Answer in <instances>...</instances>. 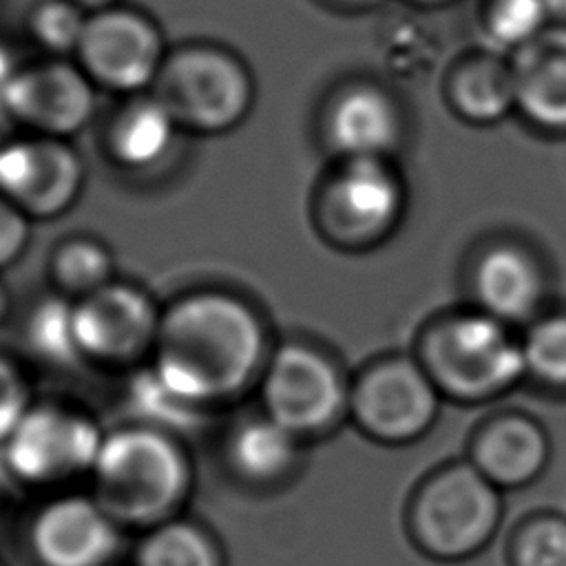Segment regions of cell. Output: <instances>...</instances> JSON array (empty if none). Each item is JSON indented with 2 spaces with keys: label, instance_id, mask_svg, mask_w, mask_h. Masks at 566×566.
I'll use <instances>...</instances> for the list:
<instances>
[{
  "label": "cell",
  "instance_id": "cell-29",
  "mask_svg": "<svg viewBox=\"0 0 566 566\" xmlns=\"http://www.w3.org/2000/svg\"><path fill=\"white\" fill-rule=\"evenodd\" d=\"M86 20L80 11V4L73 0H46L42 2L31 18V31L35 40L53 51V53H69L77 51Z\"/></svg>",
  "mask_w": 566,
  "mask_h": 566
},
{
  "label": "cell",
  "instance_id": "cell-34",
  "mask_svg": "<svg viewBox=\"0 0 566 566\" xmlns=\"http://www.w3.org/2000/svg\"><path fill=\"white\" fill-rule=\"evenodd\" d=\"M418 4H444V2H451V0H413Z\"/></svg>",
  "mask_w": 566,
  "mask_h": 566
},
{
  "label": "cell",
  "instance_id": "cell-22",
  "mask_svg": "<svg viewBox=\"0 0 566 566\" xmlns=\"http://www.w3.org/2000/svg\"><path fill=\"white\" fill-rule=\"evenodd\" d=\"M137 566H223V559L201 528L188 522H164L142 542Z\"/></svg>",
  "mask_w": 566,
  "mask_h": 566
},
{
  "label": "cell",
  "instance_id": "cell-3",
  "mask_svg": "<svg viewBox=\"0 0 566 566\" xmlns=\"http://www.w3.org/2000/svg\"><path fill=\"white\" fill-rule=\"evenodd\" d=\"M93 473L97 504L126 524H164L188 491L186 458L159 429L106 436Z\"/></svg>",
  "mask_w": 566,
  "mask_h": 566
},
{
  "label": "cell",
  "instance_id": "cell-13",
  "mask_svg": "<svg viewBox=\"0 0 566 566\" xmlns=\"http://www.w3.org/2000/svg\"><path fill=\"white\" fill-rule=\"evenodd\" d=\"M31 546L42 566H106L117 551L115 520L97 502L64 497L38 513Z\"/></svg>",
  "mask_w": 566,
  "mask_h": 566
},
{
  "label": "cell",
  "instance_id": "cell-4",
  "mask_svg": "<svg viewBox=\"0 0 566 566\" xmlns=\"http://www.w3.org/2000/svg\"><path fill=\"white\" fill-rule=\"evenodd\" d=\"M500 517V489L471 462H453L416 491L409 506V533L427 557L462 562L493 539Z\"/></svg>",
  "mask_w": 566,
  "mask_h": 566
},
{
  "label": "cell",
  "instance_id": "cell-10",
  "mask_svg": "<svg viewBox=\"0 0 566 566\" xmlns=\"http://www.w3.org/2000/svg\"><path fill=\"white\" fill-rule=\"evenodd\" d=\"M77 155L55 139H20L0 146V197L27 217L66 210L82 188Z\"/></svg>",
  "mask_w": 566,
  "mask_h": 566
},
{
  "label": "cell",
  "instance_id": "cell-35",
  "mask_svg": "<svg viewBox=\"0 0 566 566\" xmlns=\"http://www.w3.org/2000/svg\"><path fill=\"white\" fill-rule=\"evenodd\" d=\"M340 2H347V4H371V2H378V0H340Z\"/></svg>",
  "mask_w": 566,
  "mask_h": 566
},
{
  "label": "cell",
  "instance_id": "cell-12",
  "mask_svg": "<svg viewBox=\"0 0 566 566\" xmlns=\"http://www.w3.org/2000/svg\"><path fill=\"white\" fill-rule=\"evenodd\" d=\"M402 208V186L385 159H347L327 190V217L336 234L371 241L385 234Z\"/></svg>",
  "mask_w": 566,
  "mask_h": 566
},
{
  "label": "cell",
  "instance_id": "cell-6",
  "mask_svg": "<svg viewBox=\"0 0 566 566\" xmlns=\"http://www.w3.org/2000/svg\"><path fill=\"white\" fill-rule=\"evenodd\" d=\"M349 407L367 436L400 444L431 429L440 391L418 358L391 356L365 369L354 385Z\"/></svg>",
  "mask_w": 566,
  "mask_h": 566
},
{
  "label": "cell",
  "instance_id": "cell-33",
  "mask_svg": "<svg viewBox=\"0 0 566 566\" xmlns=\"http://www.w3.org/2000/svg\"><path fill=\"white\" fill-rule=\"evenodd\" d=\"M75 4H86V7H102V4H106V2H111V0H73Z\"/></svg>",
  "mask_w": 566,
  "mask_h": 566
},
{
  "label": "cell",
  "instance_id": "cell-32",
  "mask_svg": "<svg viewBox=\"0 0 566 566\" xmlns=\"http://www.w3.org/2000/svg\"><path fill=\"white\" fill-rule=\"evenodd\" d=\"M15 75H18V69L13 64L11 53L0 44V113H4L7 95L11 91V84H13Z\"/></svg>",
  "mask_w": 566,
  "mask_h": 566
},
{
  "label": "cell",
  "instance_id": "cell-18",
  "mask_svg": "<svg viewBox=\"0 0 566 566\" xmlns=\"http://www.w3.org/2000/svg\"><path fill=\"white\" fill-rule=\"evenodd\" d=\"M327 130L334 148L347 159H385L402 137V119L387 93L356 86L334 102Z\"/></svg>",
  "mask_w": 566,
  "mask_h": 566
},
{
  "label": "cell",
  "instance_id": "cell-25",
  "mask_svg": "<svg viewBox=\"0 0 566 566\" xmlns=\"http://www.w3.org/2000/svg\"><path fill=\"white\" fill-rule=\"evenodd\" d=\"M511 566H566V517L537 513L526 517L509 542Z\"/></svg>",
  "mask_w": 566,
  "mask_h": 566
},
{
  "label": "cell",
  "instance_id": "cell-37",
  "mask_svg": "<svg viewBox=\"0 0 566 566\" xmlns=\"http://www.w3.org/2000/svg\"><path fill=\"white\" fill-rule=\"evenodd\" d=\"M0 566H2V564H0Z\"/></svg>",
  "mask_w": 566,
  "mask_h": 566
},
{
  "label": "cell",
  "instance_id": "cell-1",
  "mask_svg": "<svg viewBox=\"0 0 566 566\" xmlns=\"http://www.w3.org/2000/svg\"><path fill=\"white\" fill-rule=\"evenodd\" d=\"M157 376L181 398L203 407L237 394L263 356L259 318L221 292L184 298L161 318Z\"/></svg>",
  "mask_w": 566,
  "mask_h": 566
},
{
  "label": "cell",
  "instance_id": "cell-28",
  "mask_svg": "<svg viewBox=\"0 0 566 566\" xmlns=\"http://www.w3.org/2000/svg\"><path fill=\"white\" fill-rule=\"evenodd\" d=\"M53 272L62 287L86 296L108 285L106 281L111 274V256L102 245L77 239L57 252Z\"/></svg>",
  "mask_w": 566,
  "mask_h": 566
},
{
  "label": "cell",
  "instance_id": "cell-9",
  "mask_svg": "<svg viewBox=\"0 0 566 566\" xmlns=\"http://www.w3.org/2000/svg\"><path fill=\"white\" fill-rule=\"evenodd\" d=\"M80 60L88 77L115 91H139L161 71V38L139 13L108 9L86 20Z\"/></svg>",
  "mask_w": 566,
  "mask_h": 566
},
{
  "label": "cell",
  "instance_id": "cell-15",
  "mask_svg": "<svg viewBox=\"0 0 566 566\" xmlns=\"http://www.w3.org/2000/svg\"><path fill=\"white\" fill-rule=\"evenodd\" d=\"M515 108L537 128L566 130V27L553 24L515 49Z\"/></svg>",
  "mask_w": 566,
  "mask_h": 566
},
{
  "label": "cell",
  "instance_id": "cell-24",
  "mask_svg": "<svg viewBox=\"0 0 566 566\" xmlns=\"http://www.w3.org/2000/svg\"><path fill=\"white\" fill-rule=\"evenodd\" d=\"M27 336L31 347L51 363H73L82 356L75 305L64 298L42 301L27 323Z\"/></svg>",
  "mask_w": 566,
  "mask_h": 566
},
{
  "label": "cell",
  "instance_id": "cell-21",
  "mask_svg": "<svg viewBox=\"0 0 566 566\" xmlns=\"http://www.w3.org/2000/svg\"><path fill=\"white\" fill-rule=\"evenodd\" d=\"M294 438L296 433L274 418H254L234 431L230 440V460L237 471L252 480L276 478L294 460Z\"/></svg>",
  "mask_w": 566,
  "mask_h": 566
},
{
  "label": "cell",
  "instance_id": "cell-31",
  "mask_svg": "<svg viewBox=\"0 0 566 566\" xmlns=\"http://www.w3.org/2000/svg\"><path fill=\"white\" fill-rule=\"evenodd\" d=\"M29 241V221L27 214L0 197V268L15 261Z\"/></svg>",
  "mask_w": 566,
  "mask_h": 566
},
{
  "label": "cell",
  "instance_id": "cell-27",
  "mask_svg": "<svg viewBox=\"0 0 566 566\" xmlns=\"http://www.w3.org/2000/svg\"><path fill=\"white\" fill-rule=\"evenodd\" d=\"M130 400L139 416L161 429H188L197 422L201 407L175 394L155 369L139 374L130 387Z\"/></svg>",
  "mask_w": 566,
  "mask_h": 566
},
{
  "label": "cell",
  "instance_id": "cell-19",
  "mask_svg": "<svg viewBox=\"0 0 566 566\" xmlns=\"http://www.w3.org/2000/svg\"><path fill=\"white\" fill-rule=\"evenodd\" d=\"M447 95L453 111L473 124L506 117L515 108L511 62L489 53L464 57L449 75Z\"/></svg>",
  "mask_w": 566,
  "mask_h": 566
},
{
  "label": "cell",
  "instance_id": "cell-16",
  "mask_svg": "<svg viewBox=\"0 0 566 566\" xmlns=\"http://www.w3.org/2000/svg\"><path fill=\"white\" fill-rule=\"evenodd\" d=\"M548 438L537 420L506 411L486 420L473 436L469 462L497 489L533 482L546 467Z\"/></svg>",
  "mask_w": 566,
  "mask_h": 566
},
{
  "label": "cell",
  "instance_id": "cell-36",
  "mask_svg": "<svg viewBox=\"0 0 566 566\" xmlns=\"http://www.w3.org/2000/svg\"><path fill=\"white\" fill-rule=\"evenodd\" d=\"M0 312H2V294H0Z\"/></svg>",
  "mask_w": 566,
  "mask_h": 566
},
{
  "label": "cell",
  "instance_id": "cell-14",
  "mask_svg": "<svg viewBox=\"0 0 566 566\" xmlns=\"http://www.w3.org/2000/svg\"><path fill=\"white\" fill-rule=\"evenodd\" d=\"M4 113L46 135L80 130L93 113L88 77L64 62L18 71Z\"/></svg>",
  "mask_w": 566,
  "mask_h": 566
},
{
  "label": "cell",
  "instance_id": "cell-8",
  "mask_svg": "<svg viewBox=\"0 0 566 566\" xmlns=\"http://www.w3.org/2000/svg\"><path fill=\"white\" fill-rule=\"evenodd\" d=\"M102 436L84 416L40 407L29 409L7 444V462L27 482H53L93 469Z\"/></svg>",
  "mask_w": 566,
  "mask_h": 566
},
{
  "label": "cell",
  "instance_id": "cell-17",
  "mask_svg": "<svg viewBox=\"0 0 566 566\" xmlns=\"http://www.w3.org/2000/svg\"><path fill=\"white\" fill-rule=\"evenodd\" d=\"M546 281L539 263L526 250L500 243L486 250L473 270L478 310L511 325L528 321L542 305Z\"/></svg>",
  "mask_w": 566,
  "mask_h": 566
},
{
  "label": "cell",
  "instance_id": "cell-23",
  "mask_svg": "<svg viewBox=\"0 0 566 566\" xmlns=\"http://www.w3.org/2000/svg\"><path fill=\"white\" fill-rule=\"evenodd\" d=\"M566 11V0H489L484 24L497 44L522 46L544 29L553 18Z\"/></svg>",
  "mask_w": 566,
  "mask_h": 566
},
{
  "label": "cell",
  "instance_id": "cell-30",
  "mask_svg": "<svg viewBox=\"0 0 566 566\" xmlns=\"http://www.w3.org/2000/svg\"><path fill=\"white\" fill-rule=\"evenodd\" d=\"M27 387L13 365L0 358V440H7L27 413Z\"/></svg>",
  "mask_w": 566,
  "mask_h": 566
},
{
  "label": "cell",
  "instance_id": "cell-7",
  "mask_svg": "<svg viewBox=\"0 0 566 566\" xmlns=\"http://www.w3.org/2000/svg\"><path fill=\"white\" fill-rule=\"evenodd\" d=\"M345 402L343 378L323 354L287 345L272 358L265 376L268 416L292 433H312L329 427Z\"/></svg>",
  "mask_w": 566,
  "mask_h": 566
},
{
  "label": "cell",
  "instance_id": "cell-20",
  "mask_svg": "<svg viewBox=\"0 0 566 566\" xmlns=\"http://www.w3.org/2000/svg\"><path fill=\"white\" fill-rule=\"evenodd\" d=\"M175 126L177 119L157 97L139 99L117 117L111 133V148L126 166H150L168 153L175 139Z\"/></svg>",
  "mask_w": 566,
  "mask_h": 566
},
{
  "label": "cell",
  "instance_id": "cell-26",
  "mask_svg": "<svg viewBox=\"0 0 566 566\" xmlns=\"http://www.w3.org/2000/svg\"><path fill=\"white\" fill-rule=\"evenodd\" d=\"M526 374L544 385L566 389V314H553L531 325L522 338Z\"/></svg>",
  "mask_w": 566,
  "mask_h": 566
},
{
  "label": "cell",
  "instance_id": "cell-5",
  "mask_svg": "<svg viewBox=\"0 0 566 566\" xmlns=\"http://www.w3.org/2000/svg\"><path fill=\"white\" fill-rule=\"evenodd\" d=\"M157 80V99L177 122L197 130H226L250 108L248 71L234 55L219 49H184L161 64Z\"/></svg>",
  "mask_w": 566,
  "mask_h": 566
},
{
  "label": "cell",
  "instance_id": "cell-11",
  "mask_svg": "<svg viewBox=\"0 0 566 566\" xmlns=\"http://www.w3.org/2000/svg\"><path fill=\"white\" fill-rule=\"evenodd\" d=\"M82 356L126 360L157 338L159 321L148 296L128 285H104L75 305Z\"/></svg>",
  "mask_w": 566,
  "mask_h": 566
},
{
  "label": "cell",
  "instance_id": "cell-2",
  "mask_svg": "<svg viewBox=\"0 0 566 566\" xmlns=\"http://www.w3.org/2000/svg\"><path fill=\"white\" fill-rule=\"evenodd\" d=\"M416 358L440 396L462 402L489 400L526 374L522 340L482 310L449 314L427 325Z\"/></svg>",
  "mask_w": 566,
  "mask_h": 566
}]
</instances>
